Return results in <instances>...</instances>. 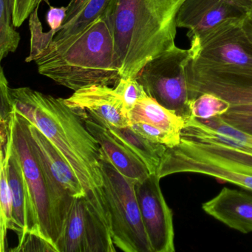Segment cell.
Here are the masks:
<instances>
[{"mask_svg": "<svg viewBox=\"0 0 252 252\" xmlns=\"http://www.w3.org/2000/svg\"><path fill=\"white\" fill-rule=\"evenodd\" d=\"M113 0H70L67 15L54 39H64L86 29L103 16L107 15Z\"/></svg>", "mask_w": 252, "mask_h": 252, "instance_id": "ac0fdd59", "label": "cell"}, {"mask_svg": "<svg viewBox=\"0 0 252 252\" xmlns=\"http://www.w3.org/2000/svg\"><path fill=\"white\" fill-rule=\"evenodd\" d=\"M131 124H149L181 135L185 119L159 104L148 95L141 98L129 113Z\"/></svg>", "mask_w": 252, "mask_h": 252, "instance_id": "d6986e66", "label": "cell"}, {"mask_svg": "<svg viewBox=\"0 0 252 252\" xmlns=\"http://www.w3.org/2000/svg\"><path fill=\"white\" fill-rule=\"evenodd\" d=\"M245 31H246V34L249 36V39L252 41V15L248 17L245 23L244 26Z\"/></svg>", "mask_w": 252, "mask_h": 252, "instance_id": "1f68e13d", "label": "cell"}, {"mask_svg": "<svg viewBox=\"0 0 252 252\" xmlns=\"http://www.w3.org/2000/svg\"><path fill=\"white\" fill-rule=\"evenodd\" d=\"M130 126L135 132L149 141L166 146L167 148H172L181 142V135L149 124L138 122L131 124Z\"/></svg>", "mask_w": 252, "mask_h": 252, "instance_id": "d4e9b609", "label": "cell"}, {"mask_svg": "<svg viewBox=\"0 0 252 252\" xmlns=\"http://www.w3.org/2000/svg\"><path fill=\"white\" fill-rule=\"evenodd\" d=\"M220 116L228 125L252 135V114L228 111Z\"/></svg>", "mask_w": 252, "mask_h": 252, "instance_id": "f1b7e54d", "label": "cell"}, {"mask_svg": "<svg viewBox=\"0 0 252 252\" xmlns=\"http://www.w3.org/2000/svg\"><path fill=\"white\" fill-rule=\"evenodd\" d=\"M202 209L229 228L243 234L252 232V195L232 189H222Z\"/></svg>", "mask_w": 252, "mask_h": 252, "instance_id": "2e32d148", "label": "cell"}, {"mask_svg": "<svg viewBox=\"0 0 252 252\" xmlns=\"http://www.w3.org/2000/svg\"><path fill=\"white\" fill-rule=\"evenodd\" d=\"M252 13V0H184L176 17L178 28L194 39L225 20L244 18Z\"/></svg>", "mask_w": 252, "mask_h": 252, "instance_id": "8fae6325", "label": "cell"}, {"mask_svg": "<svg viewBox=\"0 0 252 252\" xmlns=\"http://www.w3.org/2000/svg\"><path fill=\"white\" fill-rule=\"evenodd\" d=\"M101 172L115 246L125 252H153L135 194L136 182L123 176L102 150Z\"/></svg>", "mask_w": 252, "mask_h": 252, "instance_id": "5b68a950", "label": "cell"}, {"mask_svg": "<svg viewBox=\"0 0 252 252\" xmlns=\"http://www.w3.org/2000/svg\"><path fill=\"white\" fill-rule=\"evenodd\" d=\"M114 88L116 94L123 101L128 113L134 108L141 98L147 95L142 85L136 79L122 78Z\"/></svg>", "mask_w": 252, "mask_h": 252, "instance_id": "484cf974", "label": "cell"}, {"mask_svg": "<svg viewBox=\"0 0 252 252\" xmlns=\"http://www.w3.org/2000/svg\"><path fill=\"white\" fill-rule=\"evenodd\" d=\"M10 138L23 168L41 231L57 248L74 197L57 184L45 169L31 142L29 122L14 109Z\"/></svg>", "mask_w": 252, "mask_h": 252, "instance_id": "277c9868", "label": "cell"}, {"mask_svg": "<svg viewBox=\"0 0 252 252\" xmlns=\"http://www.w3.org/2000/svg\"><path fill=\"white\" fill-rule=\"evenodd\" d=\"M243 19L224 20L190 40L192 60L209 64L252 66V41L243 29Z\"/></svg>", "mask_w": 252, "mask_h": 252, "instance_id": "ba28073f", "label": "cell"}, {"mask_svg": "<svg viewBox=\"0 0 252 252\" xmlns=\"http://www.w3.org/2000/svg\"><path fill=\"white\" fill-rule=\"evenodd\" d=\"M42 0H15L13 23L15 27H20L30 17L36 8H39Z\"/></svg>", "mask_w": 252, "mask_h": 252, "instance_id": "83f0119b", "label": "cell"}, {"mask_svg": "<svg viewBox=\"0 0 252 252\" xmlns=\"http://www.w3.org/2000/svg\"><path fill=\"white\" fill-rule=\"evenodd\" d=\"M6 149L9 151L7 172L12 199L15 232L18 234L19 240L27 232H39L42 234L23 168L17 153L13 148L10 135Z\"/></svg>", "mask_w": 252, "mask_h": 252, "instance_id": "5bb4252c", "label": "cell"}, {"mask_svg": "<svg viewBox=\"0 0 252 252\" xmlns=\"http://www.w3.org/2000/svg\"><path fill=\"white\" fill-rule=\"evenodd\" d=\"M160 180L157 174H150L135 184V194L153 252H174L173 215L163 197Z\"/></svg>", "mask_w": 252, "mask_h": 252, "instance_id": "30bf717a", "label": "cell"}, {"mask_svg": "<svg viewBox=\"0 0 252 252\" xmlns=\"http://www.w3.org/2000/svg\"><path fill=\"white\" fill-rule=\"evenodd\" d=\"M67 11V7L56 8L50 6L49 10L47 12L46 20L51 30L56 31L58 33L65 20Z\"/></svg>", "mask_w": 252, "mask_h": 252, "instance_id": "f546056e", "label": "cell"}, {"mask_svg": "<svg viewBox=\"0 0 252 252\" xmlns=\"http://www.w3.org/2000/svg\"><path fill=\"white\" fill-rule=\"evenodd\" d=\"M0 156V252H5V246H7V231L8 229L15 231V226L13 220L12 199L7 172L9 151L6 149L4 153L1 152Z\"/></svg>", "mask_w": 252, "mask_h": 252, "instance_id": "44dd1931", "label": "cell"}, {"mask_svg": "<svg viewBox=\"0 0 252 252\" xmlns=\"http://www.w3.org/2000/svg\"><path fill=\"white\" fill-rule=\"evenodd\" d=\"M11 252H54L57 248L43 234L39 232H27L21 239L19 245Z\"/></svg>", "mask_w": 252, "mask_h": 252, "instance_id": "4316f807", "label": "cell"}, {"mask_svg": "<svg viewBox=\"0 0 252 252\" xmlns=\"http://www.w3.org/2000/svg\"><path fill=\"white\" fill-rule=\"evenodd\" d=\"M110 132L132 153H135L147 166L150 174L157 172L162 157L167 147L156 144L135 132L130 126L109 127Z\"/></svg>", "mask_w": 252, "mask_h": 252, "instance_id": "ffe728a7", "label": "cell"}, {"mask_svg": "<svg viewBox=\"0 0 252 252\" xmlns=\"http://www.w3.org/2000/svg\"><path fill=\"white\" fill-rule=\"evenodd\" d=\"M178 173H197L231 183L252 192V175L194 156L176 147L166 149L158 169L160 179Z\"/></svg>", "mask_w": 252, "mask_h": 252, "instance_id": "4fadbf2b", "label": "cell"}, {"mask_svg": "<svg viewBox=\"0 0 252 252\" xmlns=\"http://www.w3.org/2000/svg\"><path fill=\"white\" fill-rule=\"evenodd\" d=\"M189 107L192 117L204 120L225 114L229 110L231 104L218 95L203 94L190 99Z\"/></svg>", "mask_w": 252, "mask_h": 252, "instance_id": "603a6c76", "label": "cell"}, {"mask_svg": "<svg viewBox=\"0 0 252 252\" xmlns=\"http://www.w3.org/2000/svg\"><path fill=\"white\" fill-rule=\"evenodd\" d=\"M184 0H113L107 13L122 78L135 79L149 62L175 47Z\"/></svg>", "mask_w": 252, "mask_h": 252, "instance_id": "7a4b0ae2", "label": "cell"}, {"mask_svg": "<svg viewBox=\"0 0 252 252\" xmlns=\"http://www.w3.org/2000/svg\"><path fill=\"white\" fill-rule=\"evenodd\" d=\"M228 111L252 114V104H248V105L231 106Z\"/></svg>", "mask_w": 252, "mask_h": 252, "instance_id": "4dcf8cb0", "label": "cell"}, {"mask_svg": "<svg viewBox=\"0 0 252 252\" xmlns=\"http://www.w3.org/2000/svg\"><path fill=\"white\" fill-rule=\"evenodd\" d=\"M110 229L85 197L73 199L57 252H115Z\"/></svg>", "mask_w": 252, "mask_h": 252, "instance_id": "9c48e42d", "label": "cell"}, {"mask_svg": "<svg viewBox=\"0 0 252 252\" xmlns=\"http://www.w3.org/2000/svg\"><path fill=\"white\" fill-rule=\"evenodd\" d=\"M29 132L35 152L56 183L74 198L85 197L80 181L58 149L35 125L29 122Z\"/></svg>", "mask_w": 252, "mask_h": 252, "instance_id": "e0dca14e", "label": "cell"}, {"mask_svg": "<svg viewBox=\"0 0 252 252\" xmlns=\"http://www.w3.org/2000/svg\"><path fill=\"white\" fill-rule=\"evenodd\" d=\"M33 62L41 75L74 92L91 85L116 87L122 79L107 15L76 34L54 39Z\"/></svg>", "mask_w": 252, "mask_h": 252, "instance_id": "3957f363", "label": "cell"}, {"mask_svg": "<svg viewBox=\"0 0 252 252\" xmlns=\"http://www.w3.org/2000/svg\"><path fill=\"white\" fill-rule=\"evenodd\" d=\"M76 111L82 116L85 126L98 141L101 150L123 176L136 183L148 178L150 173L144 162L121 142L108 128L97 123L84 112Z\"/></svg>", "mask_w": 252, "mask_h": 252, "instance_id": "9a60e30c", "label": "cell"}, {"mask_svg": "<svg viewBox=\"0 0 252 252\" xmlns=\"http://www.w3.org/2000/svg\"><path fill=\"white\" fill-rule=\"evenodd\" d=\"M190 99L212 94L231 106L252 104V66L209 64L191 60L187 68Z\"/></svg>", "mask_w": 252, "mask_h": 252, "instance_id": "52a82bcc", "label": "cell"}, {"mask_svg": "<svg viewBox=\"0 0 252 252\" xmlns=\"http://www.w3.org/2000/svg\"><path fill=\"white\" fill-rule=\"evenodd\" d=\"M191 60L189 48L175 45L147 63L135 78L149 96L185 120L191 116L187 80Z\"/></svg>", "mask_w": 252, "mask_h": 252, "instance_id": "8992f818", "label": "cell"}, {"mask_svg": "<svg viewBox=\"0 0 252 252\" xmlns=\"http://www.w3.org/2000/svg\"><path fill=\"white\" fill-rule=\"evenodd\" d=\"M13 13L5 0H0V60L10 53L15 52L20 44V36L14 29Z\"/></svg>", "mask_w": 252, "mask_h": 252, "instance_id": "7402d4cb", "label": "cell"}, {"mask_svg": "<svg viewBox=\"0 0 252 252\" xmlns=\"http://www.w3.org/2000/svg\"><path fill=\"white\" fill-rule=\"evenodd\" d=\"M70 108L84 112L105 127H126L131 125L129 113L114 88L91 85L75 91L64 99Z\"/></svg>", "mask_w": 252, "mask_h": 252, "instance_id": "7c38bea8", "label": "cell"}, {"mask_svg": "<svg viewBox=\"0 0 252 252\" xmlns=\"http://www.w3.org/2000/svg\"><path fill=\"white\" fill-rule=\"evenodd\" d=\"M38 8H36L30 16L31 33V51L29 57L26 58L27 63H32L35 57L45 48L48 46L57 35V32L51 30L48 32H43L40 20L38 17Z\"/></svg>", "mask_w": 252, "mask_h": 252, "instance_id": "cb8c5ba5", "label": "cell"}, {"mask_svg": "<svg viewBox=\"0 0 252 252\" xmlns=\"http://www.w3.org/2000/svg\"><path fill=\"white\" fill-rule=\"evenodd\" d=\"M13 109L35 125L71 166L85 197L110 231V219L102 191L101 150L83 119L61 98L29 88H10Z\"/></svg>", "mask_w": 252, "mask_h": 252, "instance_id": "6da1fadb", "label": "cell"}]
</instances>
